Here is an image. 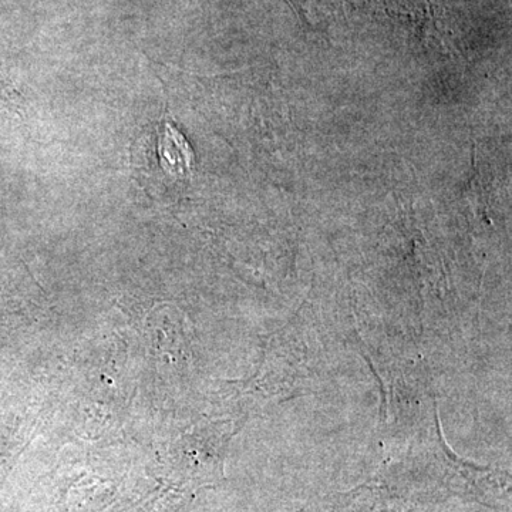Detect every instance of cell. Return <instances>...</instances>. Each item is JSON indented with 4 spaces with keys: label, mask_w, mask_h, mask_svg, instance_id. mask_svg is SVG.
<instances>
[{
    "label": "cell",
    "mask_w": 512,
    "mask_h": 512,
    "mask_svg": "<svg viewBox=\"0 0 512 512\" xmlns=\"http://www.w3.org/2000/svg\"><path fill=\"white\" fill-rule=\"evenodd\" d=\"M157 158L164 173L173 178L190 177L194 168V151L190 143L170 123H164L158 133Z\"/></svg>",
    "instance_id": "obj_1"
}]
</instances>
